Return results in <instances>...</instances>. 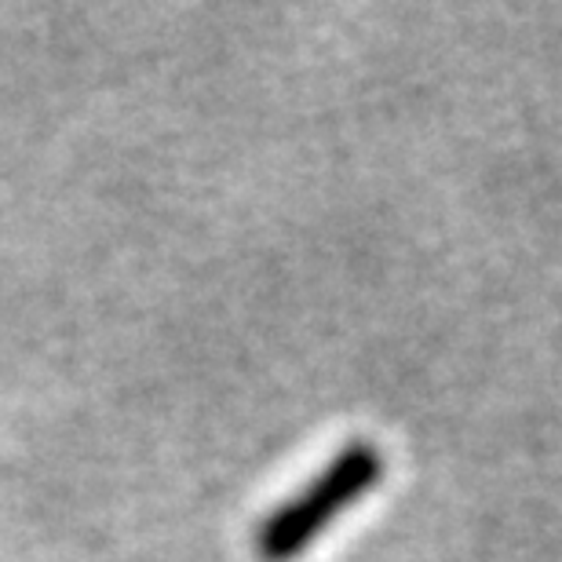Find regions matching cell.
Returning a JSON list of instances; mask_svg holds the SVG:
<instances>
[{
    "label": "cell",
    "instance_id": "obj_1",
    "mask_svg": "<svg viewBox=\"0 0 562 562\" xmlns=\"http://www.w3.org/2000/svg\"><path fill=\"white\" fill-rule=\"evenodd\" d=\"M384 479V457L376 446L351 442L296 497L271 512L256 530V552L263 562L300 559L340 515Z\"/></svg>",
    "mask_w": 562,
    "mask_h": 562
}]
</instances>
